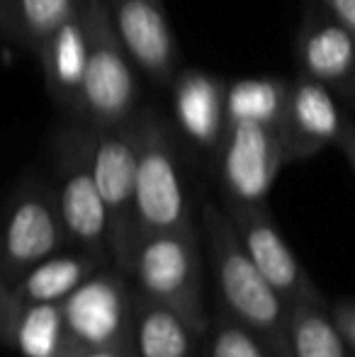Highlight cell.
Returning <instances> with one entry per match:
<instances>
[{
    "mask_svg": "<svg viewBox=\"0 0 355 357\" xmlns=\"http://www.w3.org/2000/svg\"><path fill=\"white\" fill-rule=\"evenodd\" d=\"M289 78L261 75L229 83L227 134L214 168L224 202L266 204L280 170L287 165L280 117Z\"/></svg>",
    "mask_w": 355,
    "mask_h": 357,
    "instance_id": "6da1fadb",
    "label": "cell"
},
{
    "mask_svg": "<svg viewBox=\"0 0 355 357\" xmlns=\"http://www.w3.org/2000/svg\"><path fill=\"white\" fill-rule=\"evenodd\" d=\"M199 216L214 268L219 309L256 333L275 357H292L289 304L246 253L227 207L204 199Z\"/></svg>",
    "mask_w": 355,
    "mask_h": 357,
    "instance_id": "7a4b0ae2",
    "label": "cell"
},
{
    "mask_svg": "<svg viewBox=\"0 0 355 357\" xmlns=\"http://www.w3.org/2000/svg\"><path fill=\"white\" fill-rule=\"evenodd\" d=\"M54 192L66 224L68 245L109 263L107 212L93 168V132L78 122H66L49 139Z\"/></svg>",
    "mask_w": 355,
    "mask_h": 357,
    "instance_id": "3957f363",
    "label": "cell"
},
{
    "mask_svg": "<svg viewBox=\"0 0 355 357\" xmlns=\"http://www.w3.org/2000/svg\"><path fill=\"white\" fill-rule=\"evenodd\" d=\"M134 289L146 299L183 316L199 338L209 333L212 319L202 301V260L197 226L156 231L139 238L132 275Z\"/></svg>",
    "mask_w": 355,
    "mask_h": 357,
    "instance_id": "277c9868",
    "label": "cell"
},
{
    "mask_svg": "<svg viewBox=\"0 0 355 357\" xmlns=\"http://www.w3.org/2000/svg\"><path fill=\"white\" fill-rule=\"evenodd\" d=\"M180 132L156 107H142V146L137 168V209L144 234L190 229L185 153Z\"/></svg>",
    "mask_w": 355,
    "mask_h": 357,
    "instance_id": "5b68a950",
    "label": "cell"
},
{
    "mask_svg": "<svg viewBox=\"0 0 355 357\" xmlns=\"http://www.w3.org/2000/svg\"><path fill=\"white\" fill-rule=\"evenodd\" d=\"M93 132V168L107 212V238L112 268L132 275L142 238L137 209V168L142 146V112L127 124Z\"/></svg>",
    "mask_w": 355,
    "mask_h": 357,
    "instance_id": "8992f818",
    "label": "cell"
},
{
    "mask_svg": "<svg viewBox=\"0 0 355 357\" xmlns=\"http://www.w3.org/2000/svg\"><path fill=\"white\" fill-rule=\"evenodd\" d=\"M88 68L78 124L109 129L127 124L142 112L137 63L119 39L105 0H88Z\"/></svg>",
    "mask_w": 355,
    "mask_h": 357,
    "instance_id": "52a82bcc",
    "label": "cell"
},
{
    "mask_svg": "<svg viewBox=\"0 0 355 357\" xmlns=\"http://www.w3.org/2000/svg\"><path fill=\"white\" fill-rule=\"evenodd\" d=\"M134 282L107 265L61 301L68 331L90 357H134Z\"/></svg>",
    "mask_w": 355,
    "mask_h": 357,
    "instance_id": "ba28073f",
    "label": "cell"
},
{
    "mask_svg": "<svg viewBox=\"0 0 355 357\" xmlns=\"http://www.w3.org/2000/svg\"><path fill=\"white\" fill-rule=\"evenodd\" d=\"M63 248L71 245L54 185L37 175H24L15 185L5 214L0 284L17 282L34 265Z\"/></svg>",
    "mask_w": 355,
    "mask_h": 357,
    "instance_id": "9c48e42d",
    "label": "cell"
},
{
    "mask_svg": "<svg viewBox=\"0 0 355 357\" xmlns=\"http://www.w3.org/2000/svg\"><path fill=\"white\" fill-rule=\"evenodd\" d=\"M292 52L299 73L326 85L338 102L355 109V34L317 0L304 8Z\"/></svg>",
    "mask_w": 355,
    "mask_h": 357,
    "instance_id": "30bf717a",
    "label": "cell"
},
{
    "mask_svg": "<svg viewBox=\"0 0 355 357\" xmlns=\"http://www.w3.org/2000/svg\"><path fill=\"white\" fill-rule=\"evenodd\" d=\"M234 226H236L241 243L263 278L278 289V294L292 309L309 299H319L322 291L304 273L302 263L297 260L294 250L282 238L278 224L273 219L268 202L266 204H232L224 202Z\"/></svg>",
    "mask_w": 355,
    "mask_h": 357,
    "instance_id": "8fae6325",
    "label": "cell"
},
{
    "mask_svg": "<svg viewBox=\"0 0 355 357\" xmlns=\"http://www.w3.org/2000/svg\"><path fill=\"white\" fill-rule=\"evenodd\" d=\"M348 117L338 107V98L319 80L299 73L289 78L280 139L287 163L309 160L326 146L338 144Z\"/></svg>",
    "mask_w": 355,
    "mask_h": 357,
    "instance_id": "7c38bea8",
    "label": "cell"
},
{
    "mask_svg": "<svg viewBox=\"0 0 355 357\" xmlns=\"http://www.w3.org/2000/svg\"><path fill=\"white\" fill-rule=\"evenodd\" d=\"M105 5L139 71L168 88L180 71V54L163 0H105Z\"/></svg>",
    "mask_w": 355,
    "mask_h": 357,
    "instance_id": "4fadbf2b",
    "label": "cell"
},
{
    "mask_svg": "<svg viewBox=\"0 0 355 357\" xmlns=\"http://www.w3.org/2000/svg\"><path fill=\"white\" fill-rule=\"evenodd\" d=\"M168 90L180 137L209 160H217L227 134L229 80L199 68H180Z\"/></svg>",
    "mask_w": 355,
    "mask_h": 357,
    "instance_id": "5bb4252c",
    "label": "cell"
},
{
    "mask_svg": "<svg viewBox=\"0 0 355 357\" xmlns=\"http://www.w3.org/2000/svg\"><path fill=\"white\" fill-rule=\"evenodd\" d=\"M105 265L107 263L81 248H63L61 253L42 260L17 282L0 284V326L32 306L63 301Z\"/></svg>",
    "mask_w": 355,
    "mask_h": 357,
    "instance_id": "9a60e30c",
    "label": "cell"
},
{
    "mask_svg": "<svg viewBox=\"0 0 355 357\" xmlns=\"http://www.w3.org/2000/svg\"><path fill=\"white\" fill-rule=\"evenodd\" d=\"M88 0L73 13V17L47 42L39 54V66L44 73V85L52 102L63 112V117L78 122L83 105V85L88 68Z\"/></svg>",
    "mask_w": 355,
    "mask_h": 357,
    "instance_id": "2e32d148",
    "label": "cell"
},
{
    "mask_svg": "<svg viewBox=\"0 0 355 357\" xmlns=\"http://www.w3.org/2000/svg\"><path fill=\"white\" fill-rule=\"evenodd\" d=\"M0 335L8 348H15L22 357H90L68 331L61 301L22 311L17 319L0 326Z\"/></svg>",
    "mask_w": 355,
    "mask_h": 357,
    "instance_id": "e0dca14e",
    "label": "cell"
},
{
    "mask_svg": "<svg viewBox=\"0 0 355 357\" xmlns=\"http://www.w3.org/2000/svg\"><path fill=\"white\" fill-rule=\"evenodd\" d=\"M83 0H0L3 37L39 59L47 42L73 17Z\"/></svg>",
    "mask_w": 355,
    "mask_h": 357,
    "instance_id": "ac0fdd59",
    "label": "cell"
},
{
    "mask_svg": "<svg viewBox=\"0 0 355 357\" xmlns=\"http://www.w3.org/2000/svg\"><path fill=\"white\" fill-rule=\"evenodd\" d=\"M197 331L183 316L137 291L134 357H197Z\"/></svg>",
    "mask_w": 355,
    "mask_h": 357,
    "instance_id": "d6986e66",
    "label": "cell"
},
{
    "mask_svg": "<svg viewBox=\"0 0 355 357\" xmlns=\"http://www.w3.org/2000/svg\"><path fill=\"white\" fill-rule=\"evenodd\" d=\"M292 357H353L324 296L289 309Z\"/></svg>",
    "mask_w": 355,
    "mask_h": 357,
    "instance_id": "ffe728a7",
    "label": "cell"
},
{
    "mask_svg": "<svg viewBox=\"0 0 355 357\" xmlns=\"http://www.w3.org/2000/svg\"><path fill=\"white\" fill-rule=\"evenodd\" d=\"M207 357H275L256 333L219 309L207 333Z\"/></svg>",
    "mask_w": 355,
    "mask_h": 357,
    "instance_id": "44dd1931",
    "label": "cell"
},
{
    "mask_svg": "<svg viewBox=\"0 0 355 357\" xmlns=\"http://www.w3.org/2000/svg\"><path fill=\"white\" fill-rule=\"evenodd\" d=\"M331 316L336 321L351 355L355 357V301H338V304H333Z\"/></svg>",
    "mask_w": 355,
    "mask_h": 357,
    "instance_id": "7402d4cb",
    "label": "cell"
},
{
    "mask_svg": "<svg viewBox=\"0 0 355 357\" xmlns=\"http://www.w3.org/2000/svg\"><path fill=\"white\" fill-rule=\"evenodd\" d=\"M317 3L355 34V0H317Z\"/></svg>",
    "mask_w": 355,
    "mask_h": 357,
    "instance_id": "603a6c76",
    "label": "cell"
},
{
    "mask_svg": "<svg viewBox=\"0 0 355 357\" xmlns=\"http://www.w3.org/2000/svg\"><path fill=\"white\" fill-rule=\"evenodd\" d=\"M336 146L343 151V155H346L348 165H351V170L355 173V122H353L351 117H348L346 129H343V134H341V139H338Z\"/></svg>",
    "mask_w": 355,
    "mask_h": 357,
    "instance_id": "cb8c5ba5",
    "label": "cell"
}]
</instances>
